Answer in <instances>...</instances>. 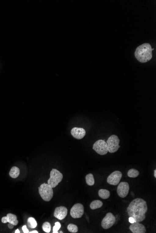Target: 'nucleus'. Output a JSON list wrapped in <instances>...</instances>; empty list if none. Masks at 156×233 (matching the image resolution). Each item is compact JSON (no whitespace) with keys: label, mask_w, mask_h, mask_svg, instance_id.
I'll return each mask as SVG.
<instances>
[{"label":"nucleus","mask_w":156,"mask_h":233,"mask_svg":"<svg viewBox=\"0 0 156 233\" xmlns=\"http://www.w3.org/2000/svg\"><path fill=\"white\" fill-rule=\"evenodd\" d=\"M129 217H132L136 222H140L145 219V214L148 211L147 203L142 198L135 199L127 207Z\"/></svg>","instance_id":"obj_1"},{"label":"nucleus","mask_w":156,"mask_h":233,"mask_svg":"<svg viewBox=\"0 0 156 233\" xmlns=\"http://www.w3.org/2000/svg\"><path fill=\"white\" fill-rule=\"evenodd\" d=\"M8 227L9 228H10V229H12V228H13V227H14V225H13V224L9 223V224H8Z\"/></svg>","instance_id":"obj_27"},{"label":"nucleus","mask_w":156,"mask_h":233,"mask_svg":"<svg viewBox=\"0 0 156 233\" xmlns=\"http://www.w3.org/2000/svg\"><path fill=\"white\" fill-rule=\"evenodd\" d=\"M38 190L40 196L45 201L49 202L53 198V191L48 184L44 183L41 184L38 188Z\"/></svg>","instance_id":"obj_3"},{"label":"nucleus","mask_w":156,"mask_h":233,"mask_svg":"<svg viewBox=\"0 0 156 233\" xmlns=\"http://www.w3.org/2000/svg\"><path fill=\"white\" fill-rule=\"evenodd\" d=\"M84 208L81 203H76L73 206L70 210V214L73 218H80L83 215Z\"/></svg>","instance_id":"obj_8"},{"label":"nucleus","mask_w":156,"mask_h":233,"mask_svg":"<svg viewBox=\"0 0 156 233\" xmlns=\"http://www.w3.org/2000/svg\"><path fill=\"white\" fill-rule=\"evenodd\" d=\"M118 184L117 189L118 195L119 196L122 198L125 197L129 192V184L127 182H121Z\"/></svg>","instance_id":"obj_10"},{"label":"nucleus","mask_w":156,"mask_h":233,"mask_svg":"<svg viewBox=\"0 0 156 233\" xmlns=\"http://www.w3.org/2000/svg\"><path fill=\"white\" fill-rule=\"evenodd\" d=\"M29 233H38V231H37V230H34V231H31V232H29Z\"/></svg>","instance_id":"obj_28"},{"label":"nucleus","mask_w":156,"mask_h":233,"mask_svg":"<svg viewBox=\"0 0 156 233\" xmlns=\"http://www.w3.org/2000/svg\"><path fill=\"white\" fill-rule=\"evenodd\" d=\"M20 175V169L17 167H12L9 172V176L11 178H16Z\"/></svg>","instance_id":"obj_16"},{"label":"nucleus","mask_w":156,"mask_h":233,"mask_svg":"<svg viewBox=\"0 0 156 233\" xmlns=\"http://www.w3.org/2000/svg\"><path fill=\"white\" fill-rule=\"evenodd\" d=\"M28 225L31 228H35L37 227V222L36 220L33 217H29L27 221Z\"/></svg>","instance_id":"obj_20"},{"label":"nucleus","mask_w":156,"mask_h":233,"mask_svg":"<svg viewBox=\"0 0 156 233\" xmlns=\"http://www.w3.org/2000/svg\"><path fill=\"white\" fill-rule=\"evenodd\" d=\"M22 230H23V232L24 233H29V230L28 228H27L26 225H24L22 227Z\"/></svg>","instance_id":"obj_24"},{"label":"nucleus","mask_w":156,"mask_h":233,"mask_svg":"<svg viewBox=\"0 0 156 233\" xmlns=\"http://www.w3.org/2000/svg\"><path fill=\"white\" fill-rule=\"evenodd\" d=\"M2 223H6L7 222H8V217L7 216H5V217H3L2 219Z\"/></svg>","instance_id":"obj_25"},{"label":"nucleus","mask_w":156,"mask_h":233,"mask_svg":"<svg viewBox=\"0 0 156 233\" xmlns=\"http://www.w3.org/2000/svg\"><path fill=\"white\" fill-rule=\"evenodd\" d=\"M129 228L133 233H145L146 232V228L143 224L136 221L132 223Z\"/></svg>","instance_id":"obj_12"},{"label":"nucleus","mask_w":156,"mask_h":233,"mask_svg":"<svg viewBox=\"0 0 156 233\" xmlns=\"http://www.w3.org/2000/svg\"><path fill=\"white\" fill-rule=\"evenodd\" d=\"M103 203L100 200H93L90 205V207L93 210H96L100 208L103 206Z\"/></svg>","instance_id":"obj_17"},{"label":"nucleus","mask_w":156,"mask_h":233,"mask_svg":"<svg viewBox=\"0 0 156 233\" xmlns=\"http://www.w3.org/2000/svg\"><path fill=\"white\" fill-rule=\"evenodd\" d=\"M99 196L103 199H107L110 197L111 193L109 191L104 189H100L98 191Z\"/></svg>","instance_id":"obj_15"},{"label":"nucleus","mask_w":156,"mask_h":233,"mask_svg":"<svg viewBox=\"0 0 156 233\" xmlns=\"http://www.w3.org/2000/svg\"><path fill=\"white\" fill-rule=\"evenodd\" d=\"M71 134L77 139L81 140L85 136L86 132L85 130L81 127H74L71 131Z\"/></svg>","instance_id":"obj_13"},{"label":"nucleus","mask_w":156,"mask_h":233,"mask_svg":"<svg viewBox=\"0 0 156 233\" xmlns=\"http://www.w3.org/2000/svg\"><path fill=\"white\" fill-rule=\"evenodd\" d=\"M8 222L13 224L14 226L17 225L18 221L17 220V216L12 214H8L7 215Z\"/></svg>","instance_id":"obj_14"},{"label":"nucleus","mask_w":156,"mask_h":233,"mask_svg":"<svg viewBox=\"0 0 156 233\" xmlns=\"http://www.w3.org/2000/svg\"><path fill=\"white\" fill-rule=\"evenodd\" d=\"M63 176L60 171L53 169L50 172V177L48 180V184L52 188H55L63 179Z\"/></svg>","instance_id":"obj_4"},{"label":"nucleus","mask_w":156,"mask_h":233,"mask_svg":"<svg viewBox=\"0 0 156 233\" xmlns=\"http://www.w3.org/2000/svg\"><path fill=\"white\" fill-rule=\"evenodd\" d=\"M106 142L108 148V151L111 153H115L120 147L119 146L120 139L117 135H111Z\"/></svg>","instance_id":"obj_5"},{"label":"nucleus","mask_w":156,"mask_h":233,"mask_svg":"<svg viewBox=\"0 0 156 233\" xmlns=\"http://www.w3.org/2000/svg\"><path fill=\"white\" fill-rule=\"evenodd\" d=\"M122 176V173L121 171H114L107 177V183L109 184L116 186L119 183Z\"/></svg>","instance_id":"obj_9"},{"label":"nucleus","mask_w":156,"mask_h":233,"mask_svg":"<svg viewBox=\"0 0 156 233\" xmlns=\"http://www.w3.org/2000/svg\"><path fill=\"white\" fill-rule=\"evenodd\" d=\"M60 233H63V232H62V231H61V232H60Z\"/></svg>","instance_id":"obj_31"},{"label":"nucleus","mask_w":156,"mask_h":233,"mask_svg":"<svg viewBox=\"0 0 156 233\" xmlns=\"http://www.w3.org/2000/svg\"><path fill=\"white\" fill-rule=\"evenodd\" d=\"M127 175L130 178H136L139 176V172L136 169H132L129 170Z\"/></svg>","instance_id":"obj_19"},{"label":"nucleus","mask_w":156,"mask_h":233,"mask_svg":"<svg viewBox=\"0 0 156 233\" xmlns=\"http://www.w3.org/2000/svg\"><path fill=\"white\" fill-rule=\"evenodd\" d=\"M42 229L46 233H50L51 230V225L49 222H44L42 225Z\"/></svg>","instance_id":"obj_21"},{"label":"nucleus","mask_w":156,"mask_h":233,"mask_svg":"<svg viewBox=\"0 0 156 233\" xmlns=\"http://www.w3.org/2000/svg\"><path fill=\"white\" fill-rule=\"evenodd\" d=\"M115 221V216L111 213H108L101 221V225L104 229H107L113 226Z\"/></svg>","instance_id":"obj_7"},{"label":"nucleus","mask_w":156,"mask_h":233,"mask_svg":"<svg viewBox=\"0 0 156 233\" xmlns=\"http://www.w3.org/2000/svg\"><path fill=\"white\" fill-rule=\"evenodd\" d=\"M93 149L100 155H103L107 154L108 152L107 143L103 140L97 141L93 146Z\"/></svg>","instance_id":"obj_6"},{"label":"nucleus","mask_w":156,"mask_h":233,"mask_svg":"<svg viewBox=\"0 0 156 233\" xmlns=\"http://www.w3.org/2000/svg\"><path fill=\"white\" fill-rule=\"evenodd\" d=\"M61 227V224L59 222H55V225L53 227V233H58Z\"/></svg>","instance_id":"obj_23"},{"label":"nucleus","mask_w":156,"mask_h":233,"mask_svg":"<svg viewBox=\"0 0 156 233\" xmlns=\"http://www.w3.org/2000/svg\"><path fill=\"white\" fill-rule=\"evenodd\" d=\"M68 210L66 207L60 206L56 207L54 212V216L60 220H62L67 215Z\"/></svg>","instance_id":"obj_11"},{"label":"nucleus","mask_w":156,"mask_h":233,"mask_svg":"<svg viewBox=\"0 0 156 233\" xmlns=\"http://www.w3.org/2000/svg\"><path fill=\"white\" fill-rule=\"evenodd\" d=\"M15 233H20V230H19V229H16V230L15 231Z\"/></svg>","instance_id":"obj_29"},{"label":"nucleus","mask_w":156,"mask_h":233,"mask_svg":"<svg viewBox=\"0 0 156 233\" xmlns=\"http://www.w3.org/2000/svg\"><path fill=\"white\" fill-rule=\"evenodd\" d=\"M151 45L145 43L138 46L135 52V57L139 62L145 63L148 62L152 58V51Z\"/></svg>","instance_id":"obj_2"},{"label":"nucleus","mask_w":156,"mask_h":233,"mask_svg":"<svg viewBox=\"0 0 156 233\" xmlns=\"http://www.w3.org/2000/svg\"><path fill=\"white\" fill-rule=\"evenodd\" d=\"M154 176L155 178H156V169L154 170Z\"/></svg>","instance_id":"obj_30"},{"label":"nucleus","mask_w":156,"mask_h":233,"mask_svg":"<svg viewBox=\"0 0 156 233\" xmlns=\"http://www.w3.org/2000/svg\"><path fill=\"white\" fill-rule=\"evenodd\" d=\"M67 229L70 232L75 233L78 231V228L75 224H69L68 225Z\"/></svg>","instance_id":"obj_22"},{"label":"nucleus","mask_w":156,"mask_h":233,"mask_svg":"<svg viewBox=\"0 0 156 233\" xmlns=\"http://www.w3.org/2000/svg\"><path fill=\"white\" fill-rule=\"evenodd\" d=\"M85 182L89 186H93L95 184V178L92 174H89L85 176Z\"/></svg>","instance_id":"obj_18"},{"label":"nucleus","mask_w":156,"mask_h":233,"mask_svg":"<svg viewBox=\"0 0 156 233\" xmlns=\"http://www.w3.org/2000/svg\"><path fill=\"white\" fill-rule=\"evenodd\" d=\"M129 221L131 224L134 223L135 222V220L132 217H129Z\"/></svg>","instance_id":"obj_26"}]
</instances>
